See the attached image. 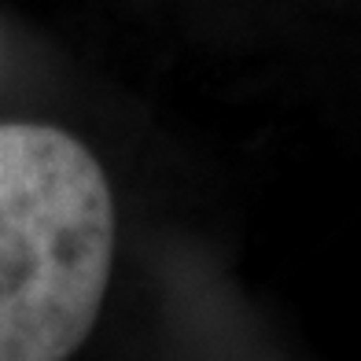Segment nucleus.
<instances>
[{
    "label": "nucleus",
    "mask_w": 361,
    "mask_h": 361,
    "mask_svg": "<svg viewBox=\"0 0 361 361\" xmlns=\"http://www.w3.org/2000/svg\"><path fill=\"white\" fill-rule=\"evenodd\" d=\"M111 262L114 203L92 152L52 126H0V361H67Z\"/></svg>",
    "instance_id": "nucleus-1"
}]
</instances>
